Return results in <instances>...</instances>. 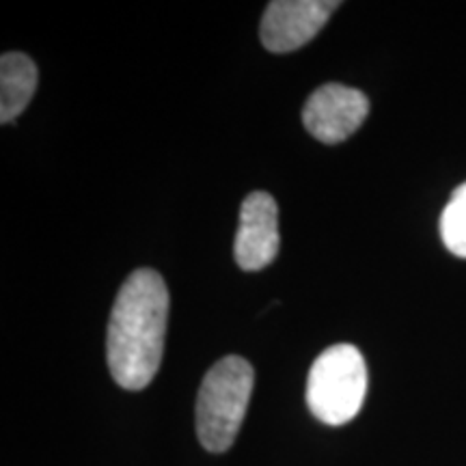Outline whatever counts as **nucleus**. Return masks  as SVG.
<instances>
[{
    "label": "nucleus",
    "instance_id": "f257e3e1",
    "mask_svg": "<svg viewBox=\"0 0 466 466\" xmlns=\"http://www.w3.org/2000/svg\"><path fill=\"white\" fill-rule=\"evenodd\" d=\"M168 289L151 268H138L126 283L110 311L106 359L113 380L127 391H141L154 380L165 352Z\"/></svg>",
    "mask_w": 466,
    "mask_h": 466
},
{
    "label": "nucleus",
    "instance_id": "f03ea898",
    "mask_svg": "<svg viewBox=\"0 0 466 466\" xmlns=\"http://www.w3.org/2000/svg\"><path fill=\"white\" fill-rule=\"evenodd\" d=\"M255 374L242 357L220 359L203 378L197 395V436L212 453H223L236 441L253 393Z\"/></svg>",
    "mask_w": 466,
    "mask_h": 466
},
{
    "label": "nucleus",
    "instance_id": "7ed1b4c3",
    "mask_svg": "<svg viewBox=\"0 0 466 466\" xmlns=\"http://www.w3.org/2000/svg\"><path fill=\"white\" fill-rule=\"evenodd\" d=\"M367 395V365L350 343L324 350L307 378V406L326 425H343L360 412Z\"/></svg>",
    "mask_w": 466,
    "mask_h": 466
},
{
    "label": "nucleus",
    "instance_id": "20e7f679",
    "mask_svg": "<svg viewBox=\"0 0 466 466\" xmlns=\"http://www.w3.org/2000/svg\"><path fill=\"white\" fill-rule=\"evenodd\" d=\"M370 100L363 91L346 85H324L309 96L302 108V124L324 145L343 143L363 126Z\"/></svg>",
    "mask_w": 466,
    "mask_h": 466
},
{
    "label": "nucleus",
    "instance_id": "39448f33",
    "mask_svg": "<svg viewBox=\"0 0 466 466\" xmlns=\"http://www.w3.org/2000/svg\"><path fill=\"white\" fill-rule=\"evenodd\" d=\"M339 5L337 0H275L261 17V44L277 55L299 50L322 31Z\"/></svg>",
    "mask_w": 466,
    "mask_h": 466
},
{
    "label": "nucleus",
    "instance_id": "423d86ee",
    "mask_svg": "<svg viewBox=\"0 0 466 466\" xmlns=\"http://www.w3.org/2000/svg\"><path fill=\"white\" fill-rule=\"evenodd\" d=\"M279 208L268 192H250L240 208L236 255L238 266L247 272L261 270L275 261L279 255Z\"/></svg>",
    "mask_w": 466,
    "mask_h": 466
},
{
    "label": "nucleus",
    "instance_id": "0eeeda50",
    "mask_svg": "<svg viewBox=\"0 0 466 466\" xmlns=\"http://www.w3.org/2000/svg\"><path fill=\"white\" fill-rule=\"evenodd\" d=\"M37 89V67L26 55L7 52L0 58V121L11 124L25 113Z\"/></svg>",
    "mask_w": 466,
    "mask_h": 466
},
{
    "label": "nucleus",
    "instance_id": "6e6552de",
    "mask_svg": "<svg viewBox=\"0 0 466 466\" xmlns=\"http://www.w3.org/2000/svg\"><path fill=\"white\" fill-rule=\"evenodd\" d=\"M441 238L456 258L466 259V182L451 192L441 214Z\"/></svg>",
    "mask_w": 466,
    "mask_h": 466
}]
</instances>
